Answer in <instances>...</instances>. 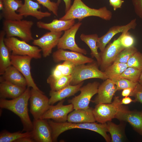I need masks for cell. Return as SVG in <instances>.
I'll return each mask as SVG.
<instances>
[{
  "label": "cell",
  "mask_w": 142,
  "mask_h": 142,
  "mask_svg": "<svg viewBox=\"0 0 142 142\" xmlns=\"http://www.w3.org/2000/svg\"><path fill=\"white\" fill-rule=\"evenodd\" d=\"M30 94V87H27L24 92L17 98L10 100L0 99L1 108L11 111L20 118L23 126L22 131H31L33 129V123L30 118L28 108Z\"/></svg>",
  "instance_id": "6da1fadb"
},
{
  "label": "cell",
  "mask_w": 142,
  "mask_h": 142,
  "mask_svg": "<svg viewBox=\"0 0 142 142\" xmlns=\"http://www.w3.org/2000/svg\"><path fill=\"white\" fill-rule=\"evenodd\" d=\"M48 120V119H47ZM52 131L53 142L57 141L59 136L64 132L72 129L78 128L86 129L95 132L101 135L106 141H111V139L107 134V124L92 123H75L65 122H57L53 120H48Z\"/></svg>",
  "instance_id": "7a4b0ae2"
},
{
  "label": "cell",
  "mask_w": 142,
  "mask_h": 142,
  "mask_svg": "<svg viewBox=\"0 0 142 142\" xmlns=\"http://www.w3.org/2000/svg\"><path fill=\"white\" fill-rule=\"evenodd\" d=\"M92 16L110 21L112 18V13L105 6L98 9L91 8L86 5L82 0H74L69 10L59 19L68 20L77 19L80 21L85 18Z\"/></svg>",
  "instance_id": "3957f363"
},
{
  "label": "cell",
  "mask_w": 142,
  "mask_h": 142,
  "mask_svg": "<svg viewBox=\"0 0 142 142\" xmlns=\"http://www.w3.org/2000/svg\"><path fill=\"white\" fill-rule=\"evenodd\" d=\"M33 24L32 21L4 19L3 23V30L7 37H17L28 42L34 39L31 32Z\"/></svg>",
  "instance_id": "277c9868"
},
{
  "label": "cell",
  "mask_w": 142,
  "mask_h": 142,
  "mask_svg": "<svg viewBox=\"0 0 142 142\" xmlns=\"http://www.w3.org/2000/svg\"><path fill=\"white\" fill-rule=\"evenodd\" d=\"M76 65L71 74L72 80L70 84L77 85L84 80L91 78L105 80L108 78L105 73L98 68L97 62L95 61Z\"/></svg>",
  "instance_id": "5b68a950"
},
{
  "label": "cell",
  "mask_w": 142,
  "mask_h": 142,
  "mask_svg": "<svg viewBox=\"0 0 142 142\" xmlns=\"http://www.w3.org/2000/svg\"><path fill=\"white\" fill-rule=\"evenodd\" d=\"M122 105L118 97H115L110 103L97 104L93 110L96 121L103 124L111 121L119 112L128 109Z\"/></svg>",
  "instance_id": "8992f818"
},
{
  "label": "cell",
  "mask_w": 142,
  "mask_h": 142,
  "mask_svg": "<svg viewBox=\"0 0 142 142\" xmlns=\"http://www.w3.org/2000/svg\"><path fill=\"white\" fill-rule=\"evenodd\" d=\"M4 41L9 51L12 52V55H28L36 59L41 58L42 50L37 46L30 45L14 37H6L4 38Z\"/></svg>",
  "instance_id": "52a82bcc"
},
{
  "label": "cell",
  "mask_w": 142,
  "mask_h": 142,
  "mask_svg": "<svg viewBox=\"0 0 142 142\" xmlns=\"http://www.w3.org/2000/svg\"><path fill=\"white\" fill-rule=\"evenodd\" d=\"M100 85L98 82L95 81L82 86L79 90L80 94L69 100L68 103L73 104L74 110L89 108L91 99L94 95L97 93Z\"/></svg>",
  "instance_id": "ba28073f"
},
{
  "label": "cell",
  "mask_w": 142,
  "mask_h": 142,
  "mask_svg": "<svg viewBox=\"0 0 142 142\" xmlns=\"http://www.w3.org/2000/svg\"><path fill=\"white\" fill-rule=\"evenodd\" d=\"M29 100L30 111L34 119H40L50 105L49 103V99L40 90L32 88Z\"/></svg>",
  "instance_id": "9c48e42d"
},
{
  "label": "cell",
  "mask_w": 142,
  "mask_h": 142,
  "mask_svg": "<svg viewBox=\"0 0 142 142\" xmlns=\"http://www.w3.org/2000/svg\"><path fill=\"white\" fill-rule=\"evenodd\" d=\"M33 58L28 55H11L12 65L18 69L25 78L27 83V87L40 90L35 83L31 72V62Z\"/></svg>",
  "instance_id": "30bf717a"
},
{
  "label": "cell",
  "mask_w": 142,
  "mask_h": 142,
  "mask_svg": "<svg viewBox=\"0 0 142 142\" xmlns=\"http://www.w3.org/2000/svg\"><path fill=\"white\" fill-rule=\"evenodd\" d=\"M82 24V23L79 22L64 31V34L59 39L57 45L58 49H68L84 54H87L86 50L79 47L75 40L76 33Z\"/></svg>",
  "instance_id": "8fae6325"
},
{
  "label": "cell",
  "mask_w": 142,
  "mask_h": 142,
  "mask_svg": "<svg viewBox=\"0 0 142 142\" xmlns=\"http://www.w3.org/2000/svg\"><path fill=\"white\" fill-rule=\"evenodd\" d=\"M120 35L112 43H109L103 52L99 53L101 59L100 65L101 70L104 72L114 62L117 57L125 48L120 43Z\"/></svg>",
  "instance_id": "7c38bea8"
},
{
  "label": "cell",
  "mask_w": 142,
  "mask_h": 142,
  "mask_svg": "<svg viewBox=\"0 0 142 142\" xmlns=\"http://www.w3.org/2000/svg\"><path fill=\"white\" fill-rule=\"evenodd\" d=\"M64 100L59 101L56 105H50L49 109L42 115L40 119H52L57 122H65L67 120L68 114L74 109L72 104L68 105L63 104Z\"/></svg>",
  "instance_id": "4fadbf2b"
},
{
  "label": "cell",
  "mask_w": 142,
  "mask_h": 142,
  "mask_svg": "<svg viewBox=\"0 0 142 142\" xmlns=\"http://www.w3.org/2000/svg\"><path fill=\"white\" fill-rule=\"evenodd\" d=\"M63 33L62 32L50 31L45 33L38 39H34L32 43L40 48L43 57H46L50 54L53 48L57 45Z\"/></svg>",
  "instance_id": "5bb4252c"
},
{
  "label": "cell",
  "mask_w": 142,
  "mask_h": 142,
  "mask_svg": "<svg viewBox=\"0 0 142 142\" xmlns=\"http://www.w3.org/2000/svg\"><path fill=\"white\" fill-rule=\"evenodd\" d=\"M33 123L31 137L34 142H53L51 129L47 119H34Z\"/></svg>",
  "instance_id": "9a60e30c"
},
{
  "label": "cell",
  "mask_w": 142,
  "mask_h": 142,
  "mask_svg": "<svg viewBox=\"0 0 142 142\" xmlns=\"http://www.w3.org/2000/svg\"><path fill=\"white\" fill-rule=\"evenodd\" d=\"M52 57L55 62L67 61L73 63L76 65L94 61L92 58L85 56L82 53L73 51H66L62 49H58L54 52Z\"/></svg>",
  "instance_id": "2e32d148"
},
{
  "label": "cell",
  "mask_w": 142,
  "mask_h": 142,
  "mask_svg": "<svg viewBox=\"0 0 142 142\" xmlns=\"http://www.w3.org/2000/svg\"><path fill=\"white\" fill-rule=\"evenodd\" d=\"M136 25V19H134L126 25L111 27L105 34L98 38L97 45L101 52H103L107 44L115 35L119 33L128 31L131 29H134Z\"/></svg>",
  "instance_id": "e0dca14e"
},
{
  "label": "cell",
  "mask_w": 142,
  "mask_h": 142,
  "mask_svg": "<svg viewBox=\"0 0 142 142\" xmlns=\"http://www.w3.org/2000/svg\"><path fill=\"white\" fill-rule=\"evenodd\" d=\"M115 82L108 79L99 87L98 94L92 102L96 104L99 103H110L113 97L117 91Z\"/></svg>",
  "instance_id": "ac0fdd59"
},
{
  "label": "cell",
  "mask_w": 142,
  "mask_h": 142,
  "mask_svg": "<svg viewBox=\"0 0 142 142\" xmlns=\"http://www.w3.org/2000/svg\"><path fill=\"white\" fill-rule=\"evenodd\" d=\"M128 123L134 130L142 135V111H129L128 109L119 112L115 118Z\"/></svg>",
  "instance_id": "d6986e66"
},
{
  "label": "cell",
  "mask_w": 142,
  "mask_h": 142,
  "mask_svg": "<svg viewBox=\"0 0 142 142\" xmlns=\"http://www.w3.org/2000/svg\"><path fill=\"white\" fill-rule=\"evenodd\" d=\"M24 3L21 7L17 10L19 14L26 17L31 16L38 20L50 16L51 13L48 12H42L39 9H40V4L32 0H24Z\"/></svg>",
  "instance_id": "ffe728a7"
},
{
  "label": "cell",
  "mask_w": 142,
  "mask_h": 142,
  "mask_svg": "<svg viewBox=\"0 0 142 142\" xmlns=\"http://www.w3.org/2000/svg\"><path fill=\"white\" fill-rule=\"evenodd\" d=\"M3 4L1 17L4 20H16L22 19L23 16L16 13L23 3L20 0H1Z\"/></svg>",
  "instance_id": "44dd1931"
},
{
  "label": "cell",
  "mask_w": 142,
  "mask_h": 142,
  "mask_svg": "<svg viewBox=\"0 0 142 142\" xmlns=\"http://www.w3.org/2000/svg\"><path fill=\"white\" fill-rule=\"evenodd\" d=\"M84 82L75 85H69L57 91L50 90L49 95V103L50 105H53L57 102L60 101L66 98L74 95L79 91L82 86Z\"/></svg>",
  "instance_id": "7402d4cb"
},
{
  "label": "cell",
  "mask_w": 142,
  "mask_h": 142,
  "mask_svg": "<svg viewBox=\"0 0 142 142\" xmlns=\"http://www.w3.org/2000/svg\"><path fill=\"white\" fill-rule=\"evenodd\" d=\"M75 19L62 20L54 19L51 22L45 23L41 21L37 22V26L39 28L48 30L51 32H61L65 31L75 24Z\"/></svg>",
  "instance_id": "603a6c76"
},
{
  "label": "cell",
  "mask_w": 142,
  "mask_h": 142,
  "mask_svg": "<svg viewBox=\"0 0 142 142\" xmlns=\"http://www.w3.org/2000/svg\"><path fill=\"white\" fill-rule=\"evenodd\" d=\"M93 109L89 107L86 109L75 110L68 115V122L75 123H92L96 121Z\"/></svg>",
  "instance_id": "cb8c5ba5"
},
{
  "label": "cell",
  "mask_w": 142,
  "mask_h": 142,
  "mask_svg": "<svg viewBox=\"0 0 142 142\" xmlns=\"http://www.w3.org/2000/svg\"><path fill=\"white\" fill-rule=\"evenodd\" d=\"M0 82V99L15 98L22 95L27 88L26 87L18 86L6 81Z\"/></svg>",
  "instance_id": "d4e9b609"
},
{
  "label": "cell",
  "mask_w": 142,
  "mask_h": 142,
  "mask_svg": "<svg viewBox=\"0 0 142 142\" xmlns=\"http://www.w3.org/2000/svg\"><path fill=\"white\" fill-rule=\"evenodd\" d=\"M0 82L6 81L20 86H27L26 80L22 74L12 65L8 67L0 77Z\"/></svg>",
  "instance_id": "484cf974"
},
{
  "label": "cell",
  "mask_w": 142,
  "mask_h": 142,
  "mask_svg": "<svg viewBox=\"0 0 142 142\" xmlns=\"http://www.w3.org/2000/svg\"><path fill=\"white\" fill-rule=\"evenodd\" d=\"M6 33L3 30L0 32V75H2L8 67L12 65L11 52L4 41Z\"/></svg>",
  "instance_id": "4316f807"
},
{
  "label": "cell",
  "mask_w": 142,
  "mask_h": 142,
  "mask_svg": "<svg viewBox=\"0 0 142 142\" xmlns=\"http://www.w3.org/2000/svg\"><path fill=\"white\" fill-rule=\"evenodd\" d=\"M96 34L86 35L82 34L80 36L81 39L89 47L91 51L90 55L92 58L95 57L99 65L100 64L101 59L98 51V48L97 43L98 38Z\"/></svg>",
  "instance_id": "83f0119b"
},
{
  "label": "cell",
  "mask_w": 142,
  "mask_h": 142,
  "mask_svg": "<svg viewBox=\"0 0 142 142\" xmlns=\"http://www.w3.org/2000/svg\"><path fill=\"white\" fill-rule=\"evenodd\" d=\"M72 79L71 75L55 78L50 75L47 78V81L50 85L51 90L56 91L70 85Z\"/></svg>",
  "instance_id": "f1b7e54d"
},
{
  "label": "cell",
  "mask_w": 142,
  "mask_h": 142,
  "mask_svg": "<svg viewBox=\"0 0 142 142\" xmlns=\"http://www.w3.org/2000/svg\"><path fill=\"white\" fill-rule=\"evenodd\" d=\"M76 65L73 63L67 61L57 65L52 70V76L55 78L71 75Z\"/></svg>",
  "instance_id": "f546056e"
},
{
  "label": "cell",
  "mask_w": 142,
  "mask_h": 142,
  "mask_svg": "<svg viewBox=\"0 0 142 142\" xmlns=\"http://www.w3.org/2000/svg\"><path fill=\"white\" fill-rule=\"evenodd\" d=\"M108 132L110 133L111 142L124 141L126 137L123 129L120 125H116L110 121L107 122Z\"/></svg>",
  "instance_id": "4dcf8cb0"
},
{
  "label": "cell",
  "mask_w": 142,
  "mask_h": 142,
  "mask_svg": "<svg viewBox=\"0 0 142 142\" xmlns=\"http://www.w3.org/2000/svg\"><path fill=\"white\" fill-rule=\"evenodd\" d=\"M127 67L126 63L114 62L107 68L104 72L108 79L115 82Z\"/></svg>",
  "instance_id": "1f68e13d"
},
{
  "label": "cell",
  "mask_w": 142,
  "mask_h": 142,
  "mask_svg": "<svg viewBox=\"0 0 142 142\" xmlns=\"http://www.w3.org/2000/svg\"><path fill=\"white\" fill-rule=\"evenodd\" d=\"M31 136V131L24 133L20 131L11 133L3 130L0 133V142H15L19 138Z\"/></svg>",
  "instance_id": "d6a6232c"
},
{
  "label": "cell",
  "mask_w": 142,
  "mask_h": 142,
  "mask_svg": "<svg viewBox=\"0 0 142 142\" xmlns=\"http://www.w3.org/2000/svg\"><path fill=\"white\" fill-rule=\"evenodd\" d=\"M137 51V49L134 46L125 48L119 54L114 62L127 64L130 58Z\"/></svg>",
  "instance_id": "836d02e7"
},
{
  "label": "cell",
  "mask_w": 142,
  "mask_h": 142,
  "mask_svg": "<svg viewBox=\"0 0 142 142\" xmlns=\"http://www.w3.org/2000/svg\"><path fill=\"white\" fill-rule=\"evenodd\" d=\"M141 72V71L134 68L128 67L120 75L118 79L124 78L133 82H138Z\"/></svg>",
  "instance_id": "e575fe53"
},
{
  "label": "cell",
  "mask_w": 142,
  "mask_h": 142,
  "mask_svg": "<svg viewBox=\"0 0 142 142\" xmlns=\"http://www.w3.org/2000/svg\"><path fill=\"white\" fill-rule=\"evenodd\" d=\"M128 67H131L142 71V53L138 51L130 58L127 63Z\"/></svg>",
  "instance_id": "d590c367"
},
{
  "label": "cell",
  "mask_w": 142,
  "mask_h": 142,
  "mask_svg": "<svg viewBox=\"0 0 142 142\" xmlns=\"http://www.w3.org/2000/svg\"><path fill=\"white\" fill-rule=\"evenodd\" d=\"M121 35L120 43L124 48L134 46L135 43V38L128 31L122 33Z\"/></svg>",
  "instance_id": "8d00e7d4"
},
{
  "label": "cell",
  "mask_w": 142,
  "mask_h": 142,
  "mask_svg": "<svg viewBox=\"0 0 142 142\" xmlns=\"http://www.w3.org/2000/svg\"><path fill=\"white\" fill-rule=\"evenodd\" d=\"M117 90H121L127 88L133 89L139 83L134 82L124 78L118 79L115 82Z\"/></svg>",
  "instance_id": "74e56055"
},
{
  "label": "cell",
  "mask_w": 142,
  "mask_h": 142,
  "mask_svg": "<svg viewBox=\"0 0 142 142\" xmlns=\"http://www.w3.org/2000/svg\"><path fill=\"white\" fill-rule=\"evenodd\" d=\"M40 4L46 8L56 16H58V7L57 2H52L50 0H36Z\"/></svg>",
  "instance_id": "f35d334b"
},
{
  "label": "cell",
  "mask_w": 142,
  "mask_h": 142,
  "mask_svg": "<svg viewBox=\"0 0 142 142\" xmlns=\"http://www.w3.org/2000/svg\"><path fill=\"white\" fill-rule=\"evenodd\" d=\"M129 96L134 97V102H138L142 104V85L138 83L133 90Z\"/></svg>",
  "instance_id": "ab89813d"
},
{
  "label": "cell",
  "mask_w": 142,
  "mask_h": 142,
  "mask_svg": "<svg viewBox=\"0 0 142 142\" xmlns=\"http://www.w3.org/2000/svg\"><path fill=\"white\" fill-rule=\"evenodd\" d=\"M135 12L142 19V0H131Z\"/></svg>",
  "instance_id": "60d3db41"
},
{
  "label": "cell",
  "mask_w": 142,
  "mask_h": 142,
  "mask_svg": "<svg viewBox=\"0 0 142 142\" xmlns=\"http://www.w3.org/2000/svg\"><path fill=\"white\" fill-rule=\"evenodd\" d=\"M109 4L112 6L113 10L115 11L118 9L121 8L124 2L123 0H109Z\"/></svg>",
  "instance_id": "b9f144b4"
},
{
  "label": "cell",
  "mask_w": 142,
  "mask_h": 142,
  "mask_svg": "<svg viewBox=\"0 0 142 142\" xmlns=\"http://www.w3.org/2000/svg\"><path fill=\"white\" fill-rule=\"evenodd\" d=\"M65 3V12L66 13L69 9L71 6V0H63ZM61 0H57V2L59 4L60 3Z\"/></svg>",
  "instance_id": "7bdbcfd3"
},
{
  "label": "cell",
  "mask_w": 142,
  "mask_h": 142,
  "mask_svg": "<svg viewBox=\"0 0 142 142\" xmlns=\"http://www.w3.org/2000/svg\"><path fill=\"white\" fill-rule=\"evenodd\" d=\"M34 141L31 136L26 137L19 138L16 140L15 142H34Z\"/></svg>",
  "instance_id": "ee69618b"
},
{
  "label": "cell",
  "mask_w": 142,
  "mask_h": 142,
  "mask_svg": "<svg viewBox=\"0 0 142 142\" xmlns=\"http://www.w3.org/2000/svg\"><path fill=\"white\" fill-rule=\"evenodd\" d=\"M134 102L130 97H125L123 98L121 100V103L122 104H130L132 102Z\"/></svg>",
  "instance_id": "f6af8a7d"
},
{
  "label": "cell",
  "mask_w": 142,
  "mask_h": 142,
  "mask_svg": "<svg viewBox=\"0 0 142 142\" xmlns=\"http://www.w3.org/2000/svg\"><path fill=\"white\" fill-rule=\"evenodd\" d=\"M133 89L131 88H127L123 89L121 92V95L124 97L129 96Z\"/></svg>",
  "instance_id": "bcb514c9"
},
{
  "label": "cell",
  "mask_w": 142,
  "mask_h": 142,
  "mask_svg": "<svg viewBox=\"0 0 142 142\" xmlns=\"http://www.w3.org/2000/svg\"><path fill=\"white\" fill-rule=\"evenodd\" d=\"M138 82L140 84L142 85V71L141 73Z\"/></svg>",
  "instance_id": "7dc6e473"
},
{
  "label": "cell",
  "mask_w": 142,
  "mask_h": 142,
  "mask_svg": "<svg viewBox=\"0 0 142 142\" xmlns=\"http://www.w3.org/2000/svg\"><path fill=\"white\" fill-rule=\"evenodd\" d=\"M3 8V4L2 1L0 0V10L2 11Z\"/></svg>",
  "instance_id": "c3c4849f"
}]
</instances>
